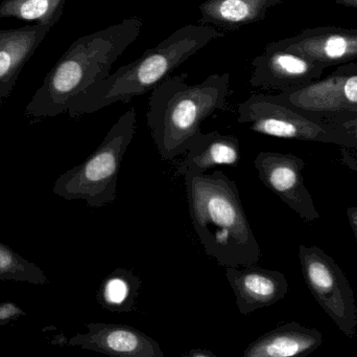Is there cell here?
<instances>
[{"label": "cell", "instance_id": "obj_25", "mask_svg": "<svg viewBox=\"0 0 357 357\" xmlns=\"http://www.w3.org/2000/svg\"><path fill=\"white\" fill-rule=\"evenodd\" d=\"M335 3L347 8H357V0H335Z\"/></svg>", "mask_w": 357, "mask_h": 357}, {"label": "cell", "instance_id": "obj_9", "mask_svg": "<svg viewBox=\"0 0 357 357\" xmlns=\"http://www.w3.org/2000/svg\"><path fill=\"white\" fill-rule=\"evenodd\" d=\"M305 166L301 157L291 153L262 151L254 159L260 182L301 219L314 222L320 219V213L304 184Z\"/></svg>", "mask_w": 357, "mask_h": 357}, {"label": "cell", "instance_id": "obj_23", "mask_svg": "<svg viewBox=\"0 0 357 357\" xmlns=\"http://www.w3.org/2000/svg\"><path fill=\"white\" fill-rule=\"evenodd\" d=\"M348 221H349L350 228H351L352 233L357 242V207H349L346 211Z\"/></svg>", "mask_w": 357, "mask_h": 357}, {"label": "cell", "instance_id": "obj_24", "mask_svg": "<svg viewBox=\"0 0 357 357\" xmlns=\"http://www.w3.org/2000/svg\"><path fill=\"white\" fill-rule=\"evenodd\" d=\"M186 356L189 357H216L215 354H212L208 349H191L187 352Z\"/></svg>", "mask_w": 357, "mask_h": 357}, {"label": "cell", "instance_id": "obj_14", "mask_svg": "<svg viewBox=\"0 0 357 357\" xmlns=\"http://www.w3.org/2000/svg\"><path fill=\"white\" fill-rule=\"evenodd\" d=\"M50 29L41 24L0 29V105L10 96L21 71Z\"/></svg>", "mask_w": 357, "mask_h": 357}, {"label": "cell", "instance_id": "obj_6", "mask_svg": "<svg viewBox=\"0 0 357 357\" xmlns=\"http://www.w3.org/2000/svg\"><path fill=\"white\" fill-rule=\"evenodd\" d=\"M237 122L256 133L284 140L356 149V140L341 125L316 121L281 104L272 94H252L237 106Z\"/></svg>", "mask_w": 357, "mask_h": 357}, {"label": "cell", "instance_id": "obj_10", "mask_svg": "<svg viewBox=\"0 0 357 357\" xmlns=\"http://www.w3.org/2000/svg\"><path fill=\"white\" fill-rule=\"evenodd\" d=\"M266 48L297 52L327 69L357 60V29L335 25L312 27L293 37L271 42Z\"/></svg>", "mask_w": 357, "mask_h": 357}, {"label": "cell", "instance_id": "obj_18", "mask_svg": "<svg viewBox=\"0 0 357 357\" xmlns=\"http://www.w3.org/2000/svg\"><path fill=\"white\" fill-rule=\"evenodd\" d=\"M142 287L139 277L125 268H117L102 280L98 302L111 312H131Z\"/></svg>", "mask_w": 357, "mask_h": 357}, {"label": "cell", "instance_id": "obj_7", "mask_svg": "<svg viewBox=\"0 0 357 357\" xmlns=\"http://www.w3.org/2000/svg\"><path fill=\"white\" fill-rule=\"evenodd\" d=\"M272 96L316 121L340 124L354 119L357 117V60L337 65L325 77Z\"/></svg>", "mask_w": 357, "mask_h": 357}, {"label": "cell", "instance_id": "obj_2", "mask_svg": "<svg viewBox=\"0 0 357 357\" xmlns=\"http://www.w3.org/2000/svg\"><path fill=\"white\" fill-rule=\"evenodd\" d=\"M142 25L139 17H129L75 40L46 75L25 113L44 119L67 112L77 96L109 77L113 64L139 37Z\"/></svg>", "mask_w": 357, "mask_h": 357}, {"label": "cell", "instance_id": "obj_19", "mask_svg": "<svg viewBox=\"0 0 357 357\" xmlns=\"http://www.w3.org/2000/svg\"><path fill=\"white\" fill-rule=\"evenodd\" d=\"M66 0H3L0 19L35 21L36 24L54 27L62 17Z\"/></svg>", "mask_w": 357, "mask_h": 357}, {"label": "cell", "instance_id": "obj_11", "mask_svg": "<svg viewBox=\"0 0 357 357\" xmlns=\"http://www.w3.org/2000/svg\"><path fill=\"white\" fill-rule=\"evenodd\" d=\"M250 84L264 90L281 92L306 85L324 75L326 69L291 50L266 48L252 62Z\"/></svg>", "mask_w": 357, "mask_h": 357}, {"label": "cell", "instance_id": "obj_22", "mask_svg": "<svg viewBox=\"0 0 357 357\" xmlns=\"http://www.w3.org/2000/svg\"><path fill=\"white\" fill-rule=\"evenodd\" d=\"M23 316H25V312L17 304L10 302L0 303V327L6 326Z\"/></svg>", "mask_w": 357, "mask_h": 357}, {"label": "cell", "instance_id": "obj_16", "mask_svg": "<svg viewBox=\"0 0 357 357\" xmlns=\"http://www.w3.org/2000/svg\"><path fill=\"white\" fill-rule=\"evenodd\" d=\"M178 172L203 174L216 166L237 167L241 161V146L234 136H225L218 131L202 132L192 143Z\"/></svg>", "mask_w": 357, "mask_h": 357}, {"label": "cell", "instance_id": "obj_21", "mask_svg": "<svg viewBox=\"0 0 357 357\" xmlns=\"http://www.w3.org/2000/svg\"><path fill=\"white\" fill-rule=\"evenodd\" d=\"M337 125H341L342 127L345 128V129L354 136L357 144V117L351 119H347V121L342 122V123L337 124ZM341 153L342 163L347 166L349 169L357 172V147L356 149L341 148Z\"/></svg>", "mask_w": 357, "mask_h": 357}, {"label": "cell", "instance_id": "obj_3", "mask_svg": "<svg viewBox=\"0 0 357 357\" xmlns=\"http://www.w3.org/2000/svg\"><path fill=\"white\" fill-rule=\"evenodd\" d=\"M224 37V34L207 24H187L165 38L155 48L146 50L139 58L119 67L77 96L69 105V117L102 110L115 103H128L152 92L172 75L182 63L202 48Z\"/></svg>", "mask_w": 357, "mask_h": 357}, {"label": "cell", "instance_id": "obj_5", "mask_svg": "<svg viewBox=\"0 0 357 357\" xmlns=\"http://www.w3.org/2000/svg\"><path fill=\"white\" fill-rule=\"evenodd\" d=\"M136 123L137 113L131 107L117 119L102 144L83 163L56 180L54 194L66 201H86L91 207L114 203L121 161L135 136Z\"/></svg>", "mask_w": 357, "mask_h": 357}, {"label": "cell", "instance_id": "obj_15", "mask_svg": "<svg viewBox=\"0 0 357 357\" xmlns=\"http://www.w3.org/2000/svg\"><path fill=\"white\" fill-rule=\"evenodd\" d=\"M320 331L299 323L280 325L252 342L243 357H297L314 354L323 345Z\"/></svg>", "mask_w": 357, "mask_h": 357}, {"label": "cell", "instance_id": "obj_12", "mask_svg": "<svg viewBox=\"0 0 357 357\" xmlns=\"http://www.w3.org/2000/svg\"><path fill=\"white\" fill-rule=\"evenodd\" d=\"M86 328L87 333H77L67 344L111 356H165L154 339L129 325L89 323Z\"/></svg>", "mask_w": 357, "mask_h": 357}, {"label": "cell", "instance_id": "obj_13", "mask_svg": "<svg viewBox=\"0 0 357 357\" xmlns=\"http://www.w3.org/2000/svg\"><path fill=\"white\" fill-rule=\"evenodd\" d=\"M237 308L243 316L261 308L271 307L284 299L289 282L282 272L254 265L226 268Z\"/></svg>", "mask_w": 357, "mask_h": 357}, {"label": "cell", "instance_id": "obj_1", "mask_svg": "<svg viewBox=\"0 0 357 357\" xmlns=\"http://www.w3.org/2000/svg\"><path fill=\"white\" fill-rule=\"evenodd\" d=\"M189 215L204 251L225 268L257 264L261 249L236 182L222 171L184 174Z\"/></svg>", "mask_w": 357, "mask_h": 357}, {"label": "cell", "instance_id": "obj_17", "mask_svg": "<svg viewBox=\"0 0 357 357\" xmlns=\"http://www.w3.org/2000/svg\"><path fill=\"white\" fill-rule=\"evenodd\" d=\"M282 0H206L199 6L201 24L234 31L266 18Z\"/></svg>", "mask_w": 357, "mask_h": 357}, {"label": "cell", "instance_id": "obj_4", "mask_svg": "<svg viewBox=\"0 0 357 357\" xmlns=\"http://www.w3.org/2000/svg\"><path fill=\"white\" fill-rule=\"evenodd\" d=\"M186 73L169 75L151 92L146 123L162 161L188 150L202 133L201 124L226 107L230 75L213 73L188 84Z\"/></svg>", "mask_w": 357, "mask_h": 357}, {"label": "cell", "instance_id": "obj_8", "mask_svg": "<svg viewBox=\"0 0 357 357\" xmlns=\"http://www.w3.org/2000/svg\"><path fill=\"white\" fill-rule=\"evenodd\" d=\"M299 261L306 286L323 312L348 339L357 335V305L347 277L333 257L320 247H299Z\"/></svg>", "mask_w": 357, "mask_h": 357}, {"label": "cell", "instance_id": "obj_20", "mask_svg": "<svg viewBox=\"0 0 357 357\" xmlns=\"http://www.w3.org/2000/svg\"><path fill=\"white\" fill-rule=\"evenodd\" d=\"M0 281H16L35 285L48 282L43 270L10 247L0 242Z\"/></svg>", "mask_w": 357, "mask_h": 357}]
</instances>
